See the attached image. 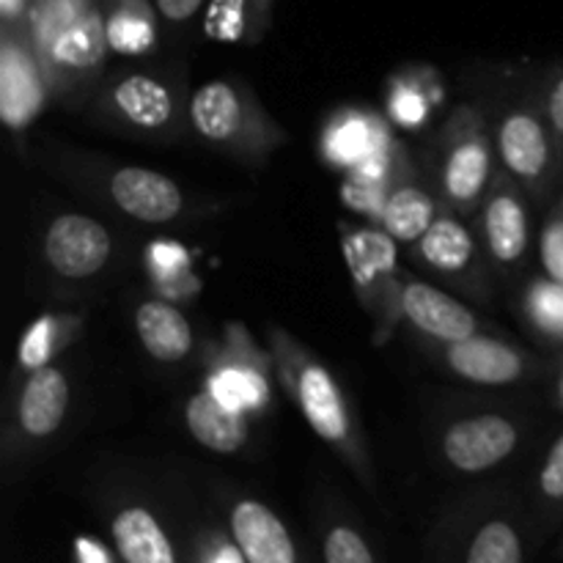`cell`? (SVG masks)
I'll use <instances>...</instances> for the list:
<instances>
[{"mask_svg":"<svg viewBox=\"0 0 563 563\" xmlns=\"http://www.w3.org/2000/svg\"><path fill=\"white\" fill-rule=\"evenodd\" d=\"M275 372L269 352L264 355L245 330L229 328V341L209 366L207 385L229 405L245 412L264 410L269 399L267 374Z\"/></svg>","mask_w":563,"mask_h":563,"instance_id":"obj_16","label":"cell"},{"mask_svg":"<svg viewBox=\"0 0 563 563\" xmlns=\"http://www.w3.org/2000/svg\"><path fill=\"white\" fill-rule=\"evenodd\" d=\"M190 132L212 152L264 168L289 143V132L275 121L247 82L214 77L190 91Z\"/></svg>","mask_w":563,"mask_h":563,"instance_id":"obj_4","label":"cell"},{"mask_svg":"<svg viewBox=\"0 0 563 563\" xmlns=\"http://www.w3.org/2000/svg\"><path fill=\"white\" fill-rule=\"evenodd\" d=\"M341 251L350 269L352 291L374 322V344L383 346L401 324V273L399 242L383 225L339 223Z\"/></svg>","mask_w":563,"mask_h":563,"instance_id":"obj_9","label":"cell"},{"mask_svg":"<svg viewBox=\"0 0 563 563\" xmlns=\"http://www.w3.org/2000/svg\"><path fill=\"white\" fill-rule=\"evenodd\" d=\"M267 352L273 357L275 379L295 401L302 421L313 429V434L339 451L341 460L352 471L361 473L363 478L372 476L361 421L335 374L284 328H269Z\"/></svg>","mask_w":563,"mask_h":563,"instance_id":"obj_2","label":"cell"},{"mask_svg":"<svg viewBox=\"0 0 563 563\" xmlns=\"http://www.w3.org/2000/svg\"><path fill=\"white\" fill-rule=\"evenodd\" d=\"M185 427L190 438L212 454H240L251 443L247 412L220 399L209 385L187 399Z\"/></svg>","mask_w":563,"mask_h":563,"instance_id":"obj_20","label":"cell"},{"mask_svg":"<svg viewBox=\"0 0 563 563\" xmlns=\"http://www.w3.org/2000/svg\"><path fill=\"white\" fill-rule=\"evenodd\" d=\"M410 258L438 280L465 291L473 300H489V264L482 240L454 209H440L427 234L410 245Z\"/></svg>","mask_w":563,"mask_h":563,"instance_id":"obj_11","label":"cell"},{"mask_svg":"<svg viewBox=\"0 0 563 563\" xmlns=\"http://www.w3.org/2000/svg\"><path fill=\"white\" fill-rule=\"evenodd\" d=\"M427 69H412L410 75H401L390 82L388 88V110L390 119L399 126L416 130L432 113L443 91L438 88V80H423Z\"/></svg>","mask_w":563,"mask_h":563,"instance_id":"obj_28","label":"cell"},{"mask_svg":"<svg viewBox=\"0 0 563 563\" xmlns=\"http://www.w3.org/2000/svg\"><path fill=\"white\" fill-rule=\"evenodd\" d=\"M517 313L542 344L563 350V284L548 275L528 278L517 295Z\"/></svg>","mask_w":563,"mask_h":563,"instance_id":"obj_26","label":"cell"},{"mask_svg":"<svg viewBox=\"0 0 563 563\" xmlns=\"http://www.w3.org/2000/svg\"><path fill=\"white\" fill-rule=\"evenodd\" d=\"M324 563H374V555L355 528L335 526L324 537Z\"/></svg>","mask_w":563,"mask_h":563,"instance_id":"obj_31","label":"cell"},{"mask_svg":"<svg viewBox=\"0 0 563 563\" xmlns=\"http://www.w3.org/2000/svg\"><path fill=\"white\" fill-rule=\"evenodd\" d=\"M115 550L124 563H176L174 544L146 506H124L110 522Z\"/></svg>","mask_w":563,"mask_h":563,"instance_id":"obj_23","label":"cell"},{"mask_svg":"<svg viewBox=\"0 0 563 563\" xmlns=\"http://www.w3.org/2000/svg\"><path fill=\"white\" fill-rule=\"evenodd\" d=\"M80 324V313H47V317L36 319L20 339V352H16L20 372L27 374L49 366L71 344Z\"/></svg>","mask_w":563,"mask_h":563,"instance_id":"obj_27","label":"cell"},{"mask_svg":"<svg viewBox=\"0 0 563 563\" xmlns=\"http://www.w3.org/2000/svg\"><path fill=\"white\" fill-rule=\"evenodd\" d=\"M465 563H522V539L509 520H487L471 539Z\"/></svg>","mask_w":563,"mask_h":563,"instance_id":"obj_29","label":"cell"},{"mask_svg":"<svg viewBox=\"0 0 563 563\" xmlns=\"http://www.w3.org/2000/svg\"><path fill=\"white\" fill-rule=\"evenodd\" d=\"M388 141H394V135L383 119L366 113V110L344 108L330 115L319 148L330 168L350 174L357 163H363L368 154L383 148Z\"/></svg>","mask_w":563,"mask_h":563,"instance_id":"obj_21","label":"cell"},{"mask_svg":"<svg viewBox=\"0 0 563 563\" xmlns=\"http://www.w3.org/2000/svg\"><path fill=\"white\" fill-rule=\"evenodd\" d=\"M401 322L421 339V344H451V341L471 339L487 333L476 311L460 297L449 295L429 280L401 273Z\"/></svg>","mask_w":563,"mask_h":563,"instance_id":"obj_15","label":"cell"},{"mask_svg":"<svg viewBox=\"0 0 563 563\" xmlns=\"http://www.w3.org/2000/svg\"><path fill=\"white\" fill-rule=\"evenodd\" d=\"M440 209H443V201H440L438 190L418 179L416 170V174L396 181L394 190L388 192V201H385L377 225H383L399 245L410 247L412 242L427 234L429 225L438 220Z\"/></svg>","mask_w":563,"mask_h":563,"instance_id":"obj_22","label":"cell"},{"mask_svg":"<svg viewBox=\"0 0 563 563\" xmlns=\"http://www.w3.org/2000/svg\"><path fill=\"white\" fill-rule=\"evenodd\" d=\"M231 537L247 563H297V548L284 520L256 498L231 506Z\"/></svg>","mask_w":563,"mask_h":563,"instance_id":"obj_18","label":"cell"},{"mask_svg":"<svg viewBox=\"0 0 563 563\" xmlns=\"http://www.w3.org/2000/svg\"><path fill=\"white\" fill-rule=\"evenodd\" d=\"M498 174L493 119L476 104H456L432 143V187L443 207L476 218Z\"/></svg>","mask_w":563,"mask_h":563,"instance_id":"obj_7","label":"cell"},{"mask_svg":"<svg viewBox=\"0 0 563 563\" xmlns=\"http://www.w3.org/2000/svg\"><path fill=\"white\" fill-rule=\"evenodd\" d=\"M498 168H504L533 203H548L563 176V146L548 119L539 80L506 97L493 119Z\"/></svg>","mask_w":563,"mask_h":563,"instance_id":"obj_6","label":"cell"},{"mask_svg":"<svg viewBox=\"0 0 563 563\" xmlns=\"http://www.w3.org/2000/svg\"><path fill=\"white\" fill-rule=\"evenodd\" d=\"M152 3L157 9L159 22L170 27H181L196 20L201 11H207L209 0H152Z\"/></svg>","mask_w":563,"mask_h":563,"instance_id":"obj_34","label":"cell"},{"mask_svg":"<svg viewBox=\"0 0 563 563\" xmlns=\"http://www.w3.org/2000/svg\"><path fill=\"white\" fill-rule=\"evenodd\" d=\"M190 93L176 77L154 69H124L104 77L88 115L115 135L146 143H176L190 132Z\"/></svg>","mask_w":563,"mask_h":563,"instance_id":"obj_5","label":"cell"},{"mask_svg":"<svg viewBox=\"0 0 563 563\" xmlns=\"http://www.w3.org/2000/svg\"><path fill=\"white\" fill-rule=\"evenodd\" d=\"M110 49L119 55H148L157 47V20L148 0H102Z\"/></svg>","mask_w":563,"mask_h":563,"instance_id":"obj_25","label":"cell"},{"mask_svg":"<svg viewBox=\"0 0 563 563\" xmlns=\"http://www.w3.org/2000/svg\"><path fill=\"white\" fill-rule=\"evenodd\" d=\"M548 377H550V388H553V401L555 407L563 412V350L555 355V361L550 363L548 368Z\"/></svg>","mask_w":563,"mask_h":563,"instance_id":"obj_35","label":"cell"},{"mask_svg":"<svg viewBox=\"0 0 563 563\" xmlns=\"http://www.w3.org/2000/svg\"><path fill=\"white\" fill-rule=\"evenodd\" d=\"M528 440V418L509 407H460L438 423V456L462 476L489 473L509 462Z\"/></svg>","mask_w":563,"mask_h":563,"instance_id":"obj_8","label":"cell"},{"mask_svg":"<svg viewBox=\"0 0 563 563\" xmlns=\"http://www.w3.org/2000/svg\"><path fill=\"white\" fill-rule=\"evenodd\" d=\"M531 214L528 192L504 168H498L476 212L478 240L498 278L509 280L526 269L533 247Z\"/></svg>","mask_w":563,"mask_h":563,"instance_id":"obj_12","label":"cell"},{"mask_svg":"<svg viewBox=\"0 0 563 563\" xmlns=\"http://www.w3.org/2000/svg\"><path fill=\"white\" fill-rule=\"evenodd\" d=\"M539 264L542 275L563 284V196L550 207L539 231Z\"/></svg>","mask_w":563,"mask_h":563,"instance_id":"obj_30","label":"cell"},{"mask_svg":"<svg viewBox=\"0 0 563 563\" xmlns=\"http://www.w3.org/2000/svg\"><path fill=\"white\" fill-rule=\"evenodd\" d=\"M421 346L440 372L478 388H515L544 377L550 368L533 352L493 333H476L451 344Z\"/></svg>","mask_w":563,"mask_h":563,"instance_id":"obj_10","label":"cell"},{"mask_svg":"<svg viewBox=\"0 0 563 563\" xmlns=\"http://www.w3.org/2000/svg\"><path fill=\"white\" fill-rule=\"evenodd\" d=\"M275 0H209L203 11V36L220 44L262 42L273 22Z\"/></svg>","mask_w":563,"mask_h":563,"instance_id":"obj_24","label":"cell"},{"mask_svg":"<svg viewBox=\"0 0 563 563\" xmlns=\"http://www.w3.org/2000/svg\"><path fill=\"white\" fill-rule=\"evenodd\" d=\"M42 258L60 280H91L115 258V236L102 220L82 212H60L44 225Z\"/></svg>","mask_w":563,"mask_h":563,"instance_id":"obj_14","label":"cell"},{"mask_svg":"<svg viewBox=\"0 0 563 563\" xmlns=\"http://www.w3.org/2000/svg\"><path fill=\"white\" fill-rule=\"evenodd\" d=\"M53 104L47 75L22 25L3 22L0 27V121L5 130L25 141L27 130Z\"/></svg>","mask_w":563,"mask_h":563,"instance_id":"obj_13","label":"cell"},{"mask_svg":"<svg viewBox=\"0 0 563 563\" xmlns=\"http://www.w3.org/2000/svg\"><path fill=\"white\" fill-rule=\"evenodd\" d=\"M539 493L548 504H563V432L550 443L539 467Z\"/></svg>","mask_w":563,"mask_h":563,"instance_id":"obj_32","label":"cell"},{"mask_svg":"<svg viewBox=\"0 0 563 563\" xmlns=\"http://www.w3.org/2000/svg\"><path fill=\"white\" fill-rule=\"evenodd\" d=\"M49 174L121 218L141 225H170L198 218V203L168 174L58 148L47 157Z\"/></svg>","mask_w":563,"mask_h":563,"instance_id":"obj_3","label":"cell"},{"mask_svg":"<svg viewBox=\"0 0 563 563\" xmlns=\"http://www.w3.org/2000/svg\"><path fill=\"white\" fill-rule=\"evenodd\" d=\"M542 86V99H544V110H548V119L553 124L555 135H559L561 146H563V60L553 66L548 75L539 80Z\"/></svg>","mask_w":563,"mask_h":563,"instance_id":"obj_33","label":"cell"},{"mask_svg":"<svg viewBox=\"0 0 563 563\" xmlns=\"http://www.w3.org/2000/svg\"><path fill=\"white\" fill-rule=\"evenodd\" d=\"M71 405L69 372L58 363L27 372L14 405V438L22 445H38L55 438Z\"/></svg>","mask_w":563,"mask_h":563,"instance_id":"obj_17","label":"cell"},{"mask_svg":"<svg viewBox=\"0 0 563 563\" xmlns=\"http://www.w3.org/2000/svg\"><path fill=\"white\" fill-rule=\"evenodd\" d=\"M25 33L47 75L53 104L80 110L91 102L110 49L102 0H31Z\"/></svg>","mask_w":563,"mask_h":563,"instance_id":"obj_1","label":"cell"},{"mask_svg":"<svg viewBox=\"0 0 563 563\" xmlns=\"http://www.w3.org/2000/svg\"><path fill=\"white\" fill-rule=\"evenodd\" d=\"M135 335L152 361L176 366L196 352V333L190 319L165 297H143L132 311Z\"/></svg>","mask_w":563,"mask_h":563,"instance_id":"obj_19","label":"cell"}]
</instances>
